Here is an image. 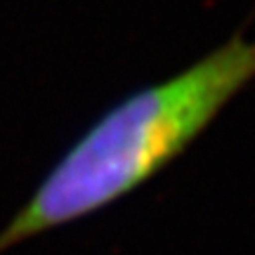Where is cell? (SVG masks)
<instances>
[{
	"mask_svg": "<svg viewBox=\"0 0 255 255\" xmlns=\"http://www.w3.org/2000/svg\"><path fill=\"white\" fill-rule=\"evenodd\" d=\"M253 81L255 38L237 33L180 73L116 102L59 156L0 229V255L139 189Z\"/></svg>",
	"mask_w": 255,
	"mask_h": 255,
	"instance_id": "cell-1",
	"label": "cell"
}]
</instances>
